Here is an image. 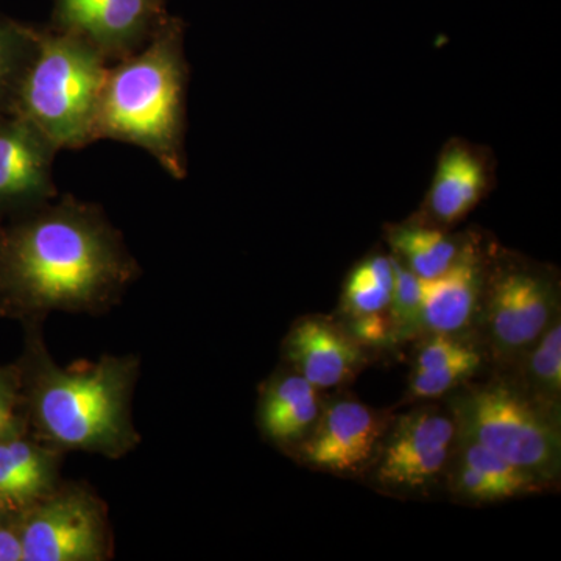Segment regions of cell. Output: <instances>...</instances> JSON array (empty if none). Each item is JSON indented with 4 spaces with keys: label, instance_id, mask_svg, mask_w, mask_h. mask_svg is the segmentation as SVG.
I'll return each instance as SVG.
<instances>
[{
    "label": "cell",
    "instance_id": "cell-1",
    "mask_svg": "<svg viewBox=\"0 0 561 561\" xmlns=\"http://www.w3.org/2000/svg\"><path fill=\"white\" fill-rule=\"evenodd\" d=\"M138 275L103 210L70 195L0 234V290L27 313L103 312Z\"/></svg>",
    "mask_w": 561,
    "mask_h": 561
},
{
    "label": "cell",
    "instance_id": "cell-2",
    "mask_svg": "<svg viewBox=\"0 0 561 561\" xmlns=\"http://www.w3.org/2000/svg\"><path fill=\"white\" fill-rule=\"evenodd\" d=\"M187 83L184 22L169 14L142 49L108 66L94 139L138 146L173 179H186Z\"/></svg>",
    "mask_w": 561,
    "mask_h": 561
},
{
    "label": "cell",
    "instance_id": "cell-3",
    "mask_svg": "<svg viewBox=\"0 0 561 561\" xmlns=\"http://www.w3.org/2000/svg\"><path fill=\"white\" fill-rule=\"evenodd\" d=\"M41 342L32 353L28 408L41 440L57 451L125 456L140 442L131 398L139 360L103 356L95 364L62 368Z\"/></svg>",
    "mask_w": 561,
    "mask_h": 561
},
{
    "label": "cell",
    "instance_id": "cell-4",
    "mask_svg": "<svg viewBox=\"0 0 561 561\" xmlns=\"http://www.w3.org/2000/svg\"><path fill=\"white\" fill-rule=\"evenodd\" d=\"M110 62L77 36L36 28V47L11 110L58 150L95 142L99 101Z\"/></svg>",
    "mask_w": 561,
    "mask_h": 561
},
{
    "label": "cell",
    "instance_id": "cell-5",
    "mask_svg": "<svg viewBox=\"0 0 561 561\" xmlns=\"http://www.w3.org/2000/svg\"><path fill=\"white\" fill-rule=\"evenodd\" d=\"M459 434L502 459L553 481L560 468V432L548 409L505 382L472 387L457 401Z\"/></svg>",
    "mask_w": 561,
    "mask_h": 561
},
{
    "label": "cell",
    "instance_id": "cell-6",
    "mask_svg": "<svg viewBox=\"0 0 561 561\" xmlns=\"http://www.w3.org/2000/svg\"><path fill=\"white\" fill-rule=\"evenodd\" d=\"M24 561H101L110 551L105 507L90 491L58 486L21 512Z\"/></svg>",
    "mask_w": 561,
    "mask_h": 561
},
{
    "label": "cell",
    "instance_id": "cell-7",
    "mask_svg": "<svg viewBox=\"0 0 561 561\" xmlns=\"http://www.w3.org/2000/svg\"><path fill=\"white\" fill-rule=\"evenodd\" d=\"M482 306L486 331L497 348L529 350L556 319V286L540 267L497 262L486 268Z\"/></svg>",
    "mask_w": 561,
    "mask_h": 561
},
{
    "label": "cell",
    "instance_id": "cell-8",
    "mask_svg": "<svg viewBox=\"0 0 561 561\" xmlns=\"http://www.w3.org/2000/svg\"><path fill=\"white\" fill-rule=\"evenodd\" d=\"M456 435V421L443 412L408 413L389 426L370 468L373 481L400 493L427 489L451 463Z\"/></svg>",
    "mask_w": 561,
    "mask_h": 561
},
{
    "label": "cell",
    "instance_id": "cell-9",
    "mask_svg": "<svg viewBox=\"0 0 561 561\" xmlns=\"http://www.w3.org/2000/svg\"><path fill=\"white\" fill-rule=\"evenodd\" d=\"M169 0H51L54 31L94 47L110 65L142 49L168 20Z\"/></svg>",
    "mask_w": 561,
    "mask_h": 561
},
{
    "label": "cell",
    "instance_id": "cell-10",
    "mask_svg": "<svg viewBox=\"0 0 561 561\" xmlns=\"http://www.w3.org/2000/svg\"><path fill=\"white\" fill-rule=\"evenodd\" d=\"M389 421L356 400H337L321 408L319 419L297 456L313 470L356 476L370 470L378 457Z\"/></svg>",
    "mask_w": 561,
    "mask_h": 561
},
{
    "label": "cell",
    "instance_id": "cell-11",
    "mask_svg": "<svg viewBox=\"0 0 561 561\" xmlns=\"http://www.w3.org/2000/svg\"><path fill=\"white\" fill-rule=\"evenodd\" d=\"M0 122V205L33 209L57 197V147L21 114Z\"/></svg>",
    "mask_w": 561,
    "mask_h": 561
},
{
    "label": "cell",
    "instance_id": "cell-12",
    "mask_svg": "<svg viewBox=\"0 0 561 561\" xmlns=\"http://www.w3.org/2000/svg\"><path fill=\"white\" fill-rule=\"evenodd\" d=\"M493 180L494 165L489 151L468 140H449L438 157L421 220L451 227L483 201Z\"/></svg>",
    "mask_w": 561,
    "mask_h": 561
},
{
    "label": "cell",
    "instance_id": "cell-13",
    "mask_svg": "<svg viewBox=\"0 0 561 561\" xmlns=\"http://www.w3.org/2000/svg\"><path fill=\"white\" fill-rule=\"evenodd\" d=\"M284 354L316 389L348 381L365 359L360 343L324 317L298 320L284 341Z\"/></svg>",
    "mask_w": 561,
    "mask_h": 561
},
{
    "label": "cell",
    "instance_id": "cell-14",
    "mask_svg": "<svg viewBox=\"0 0 561 561\" xmlns=\"http://www.w3.org/2000/svg\"><path fill=\"white\" fill-rule=\"evenodd\" d=\"M486 262L476 242H465L448 271L421 279V321L434 334L465 330L482 306Z\"/></svg>",
    "mask_w": 561,
    "mask_h": 561
},
{
    "label": "cell",
    "instance_id": "cell-15",
    "mask_svg": "<svg viewBox=\"0 0 561 561\" xmlns=\"http://www.w3.org/2000/svg\"><path fill=\"white\" fill-rule=\"evenodd\" d=\"M58 456L16 432L0 438V507L22 512L57 490Z\"/></svg>",
    "mask_w": 561,
    "mask_h": 561
},
{
    "label": "cell",
    "instance_id": "cell-16",
    "mask_svg": "<svg viewBox=\"0 0 561 561\" xmlns=\"http://www.w3.org/2000/svg\"><path fill=\"white\" fill-rule=\"evenodd\" d=\"M319 389L297 371L278 376L261 394L260 426L268 440L295 448L305 440L319 419Z\"/></svg>",
    "mask_w": 561,
    "mask_h": 561
},
{
    "label": "cell",
    "instance_id": "cell-17",
    "mask_svg": "<svg viewBox=\"0 0 561 561\" xmlns=\"http://www.w3.org/2000/svg\"><path fill=\"white\" fill-rule=\"evenodd\" d=\"M394 256L420 279H431L451 267L467 239L423 220L394 225L387 231Z\"/></svg>",
    "mask_w": 561,
    "mask_h": 561
},
{
    "label": "cell",
    "instance_id": "cell-18",
    "mask_svg": "<svg viewBox=\"0 0 561 561\" xmlns=\"http://www.w3.org/2000/svg\"><path fill=\"white\" fill-rule=\"evenodd\" d=\"M459 434V432H457ZM460 463L467 465L489 482L497 501L511 500L519 494L541 490L545 482L531 472L490 451L485 446L460 434Z\"/></svg>",
    "mask_w": 561,
    "mask_h": 561
},
{
    "label": "cell",
    "instance_id": "cell-19",
    "mask_svg": "<svg viewBox=\"0 0 561 561\" xmlns=\"http://www.w3.org/2000/svg\"><path fill=\"white\" fill-rule=\"evenodd\" d=\"M35 47L36 28L0 22V102L10 110Z\"/></svg>",
    "mask_w": 561,
    "mask_h": 561
},
{
    "label": "cell",
    "instance_id": "cell-20",
    "mask_svg": "<svg viewBox=\"0 0 561 561\" xmlns=\"http://www.w3.org/2000/svg\"><path fill=\"white\" fill-rule=\"evenodd\" d=\"M526 373L538 400L556 404L561 390V327L560 320L553 319L548 330L542 332L530 346Z\"/></svg>",
    "mask_w": 561,
    "mask_h": 561
},
{
    "label": "cell",
    "instance_id": "cell-21",
    "mask_svg": "<svg viewBox=\"0 0 561 561\" xmlns=\"http://www.w3.org/2000/svg\"><path fill=\"white\" fill-rule=\"evenodd\" d=\"M393 264V289L390 295V320L393 332L398 337L405 339L419 330L421 321V279L415 273L409 271L394 254H391Z\"/></svg>",
    "mask_w": 561,
    "mask_h": 561
},
{
    "label": "cell",
    "instance_id": "cell-22",
    "mask_svg": "<svg viewBox=\"0 0 561 561\" xmlns=\"http://www.w3.org/2000/svg\"><path fill=\"white\" fill-rule=\"evenodd\" d=\"M482 356L478 351L467 354L432 370H415L411 379L413 400H434L443 397L454 387L468 381L481 367Z\"/></svg>",
    "mask_w": 561,
    "mask_h": 561
},
{
    "label": "cell",
    "instance_id": "cell-23",
    "mask_svg": "<svg viewBox=\"0 0 561 561\" xmlns=\"http://www.w3.org/2000/svg\"><path fill=\"white\" fill-rule=\"evenodd\" d=\"M390 295V291L373 280L360 265H356L346 278L343 302L351 316H365L387 311Z\"/></svg>",
    "mask_w": 561,
    "mask_h": 561
},
{
    "label": "cell",
    "instance_id": "cell-24",
    "mask_svg": "<svg viewBox=\"0 0 561 561\" xmlns=\"http://www.w3.org/2000/svg\"><path fill=\"white\" fill-rule=\"evenodd\" d=\"M476 351L454 334H435L416 356L415 370H432Z\"/></svg>",
    "mask_w": 561,
    "mask_h": 561
},
{
    "label": "cell",
    "instance_id": "cell-25",
    "mask_svg": "<svg viewBox=\"0 0 561 561\" xmlns=\"http://www.w3.org/2000/svg\"><path fill=\"white\" fill-rule=\"evenodd\" d=\"M383 312L353 317L350 334L360 345H382V343L389 342L394 334L393 324Z\"/></svg>",
    "mask_w": 561,
    "mask_h": 561
},
{
    "label": "cell",
    "instance_id": "cell-26",
    "mask_svg": "<svg viewBox=\"0 0 561 561\" xmlns=\"http://www.w3.org/2000/svg\"><path fill=\"white\" fill-rule=\"evenodd\" d=\"M9 513L0 522V561H21L24 559L21 537V512H14L13 519H7Z\"/></svg>",
    "mask_w": 561,
    "mask_h": 561
},
{
    "label": "cell",
    "instance_id": "cell-27",
    "mask_svg": "<svg viewBox=\"0 0 561 561\" xmlns=\"http://www.w3.org/2000/svg\"><path fill=\"white\" fill-rule=\"evenodd\" d=\"M18 390L9 376L0 375V438L18 430Z\"/></svg>",
    "mask_w": 561,
    "mask_h": 561
},
{
    "label": "cell",
    "instance_id": "cell-28",
    "mask_svg": "<svg viewBox=\"0 0 561 561\" xmlns=\"http://www.w3.org/2000/svg\"><path fill=\"white\" fill-rule=\"evenodd\" d=\"M7 513H9V511H5V508L0 507V522H2L3 516H5Z\"/></svg>",
    "mask_w": 561,
    "mask_h": 561
}]
</instances>
